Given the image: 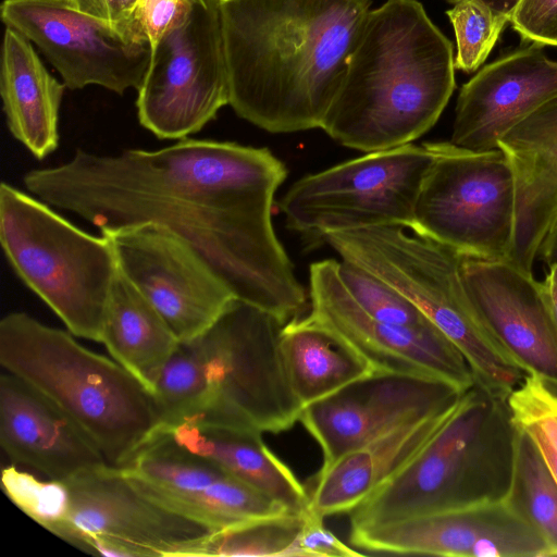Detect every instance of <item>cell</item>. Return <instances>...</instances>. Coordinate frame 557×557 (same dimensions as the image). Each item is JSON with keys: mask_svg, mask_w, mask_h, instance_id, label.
Wrapping results in <instances>:
<instances>
[{"mask_svg": "<svg viewBox=\"0 0 557 557\" xmlns=\"http://www.w3.org/2000/svg\"><path fill=\"white\" fill-rule=\"evenodd\" d=\"M510 23L524 41L555 47L557 0H520Z\"/></svg>", "mask_w": 557, "mask_h": 557, "instance_id": "34", "label": "cell"}, {"mask_svg": "<svg viewBox=\"0 0 557 557\" xmlns=\"http://www.w3.org/2000/svg\"><path fill=\"white\" fill-rule=\"evenodd\" d=\"M433 159L431 143L368 152L297 180L278 208L289 230L322 240L330 233L373 226L411 230Z\"/></svg>", "mask_w": 557, "mask_h": 557, "instance_id": "9", "label": "cell"}, {"mask_svg": "<svg viewBox=\"0 0 557 557\" xmlns=\"http://www.w3.org/2000/svg\"><path fill=\"white\" fill-rule=\"evenodd\" d=\"M286 176L284 162L268 148L184 138L117 154L77 148L63 164L28 171L23 184L100 233L144 223L168 228L237 299L285 324L299 317L307 300L272 221Z\"/></svg>", "mask_w": 557, "mask_h": 557, "instance_id": "1", "label": "cell"}, {"mask_svg": "<svg viewBox=\"0 0 557 557\" xmlns=\"http://www.w3.org/2000/svg\"><path fill=\"white\" fill-rule=\"evenodd\" d=\"M555 47H557V42H556Z\"/></svg>", "mask_w": 557, "mask_h": 557, "instance_id": "41", "label": "cell"}, {"mask_svg": "<svg viewBox=\"0 0 557 557\" xmlns=\"http://www.w3.org/2000/svg\"><path fill=\"white\" fill-rule=\"evenodd\" d=\"M309 297L308 317L348 345L375 372L436 379L460 392L474 385L468 361L434 324L398 325L367 314L347 292L338 260L310 265Z\"/></svg>", "mask_w": 557, "mask_h": 557, "instance_id": "14", "label": "cell"}, {"mask_svg": "<svg viewBox=\"0 0 557 557\" xmlns=\"http://www.w3.org/2000/svg\"><path fill=\"white\" fill-rule=\"evenodd\" d=\"M455 87L453 45L422 3L387 0L370 10L321 128L366 153L412 144Z\"/></svg>", "mask_w": 557, "mask_h": 557, "instance_id": "3", "label": "cell"}, {"mask_svg": "<svg viewBox=\"0 0 557 557\" xmlns=\"http://www.w3.org/2000/svg\"><path fill=\"white\" fill-rule=\"evenodd\" d=\"M515 181V230L507 262L533 274L539 249L557 220V97L497 143Z\"/></svg>", "mask_w": 557, "mask_h": 557, "instance_id": "22", "label": "cell"}, {"mask_svg": "<svg viewBox=\"0 0 557 557\" xmlns=\"http://www.w3.org/2000/svg\"><path fill=\"white\" fill-rule=\"evenodd\" d=\"M65 521L54 535L104 557H188L211 531L153 503L117 467L104 465L64 480Z\"/></svg>", "mask_w": 557, "mask_h": 557, "instance_id": "12", "label": "cell"}, {"mask_svg": "<svg viewBox=\"0 0 557 557\" xmlns=\"http://www.w3.org/2000/svg\"><path fill=\"white\" fill-rule=\"evenodd\" d=\"M448 3L454 4L459 0H446ZM486 4L494 13L499 16L507 18L509 22L513 14V11L520 0H480Z\"/></svg>", "mask_w": 557, "mask_h": 557, "instance_id": "39", "label": "cell"}, {"mask_svg": "<svg viewBox=\"0 0 557 557\" xmlns=\"http://www.w3.org/2000/svg\"><path fill=\"white\" fill-rule=\"evenodd\" d=\"M557 97V60L544 46L528 47L494 61L462 85L450 143L486 151L518 123Z\"/></svg>", "mask_w": 557, "mask_h": 557, "instance_id": "20", "label": "cell"}, {"mask_svg": "<svg viewBox=\"0 0 557 557\" xmlns=\"http://www.w3.org/2000/svg\"><path fill=\"white\" fill-rule=\"evenodd\" d=\"M371 0H219L230 106L273 134L321 128Z\"/></svg>", "mask_w": 557, "mask_h": 557, "instance_id": "2", "label": "cell"}, {"mask_svg": "<svg viewBox=\"0 0 557 557\" xmlns=\"http://www.w3.org/2000/svg\"><path fill=\"white\" fill-rule=\"evenodd\" d=\"M0 445L13 465L67 480L109 465L83 430L23 380L0 376Z\"/></svg>", "mask_w": 557, "mask_h": 557, "instance_id": "21", "label": "cell"}, {"mask_svg": "<svg viewBox=\"0 0 557 557\" xmlns=\"http://www.w3.org/2000/svg\"><path fill=\"white\" fill-rule=\"evenodd\" d=\"M166 322L117 267L108 297L101 344L151 394L178 344Z\"/></svg>", "mask_w": 557, "mask_h": 557, "instance_id": "26", "label": "cell"}, {"mask_svg": "<svg viewBox=\"0 0 557 557\" xmlns=\"http://www.w3.org/2000/svg\"><path fill=\"white\" fill-rule=\"evenodd\" d=\"M446 14L456 36L455 69L466 73L476 71L509 21L480 0H459Z\"/></svg>", "mask_w": 557, "mask_h": 557, "instance_id": "33", "label": "cell"}, {"mask_svg": "<svg viewBox=\"0 0 557 557\" xmlns=\"http://www.w3.org/2000/svg\"><path fill=\"white\" fill-rule=\"evenodd\" d=\"M456 400L396 426L321 468L309 493V509L323 518L350 513L409 461L441 426Z\"/></svg>", "mask_w": 557, "mask_h": 557, "instance_id": "23", "label": "cell"}, {"mask_svg": "<svg viewBox=\"0 0 557 557\" xmlns=\"http://www.w3.org/2000/svg\"><path fill=\"white\" fill-rule=\"evenodd\" d=\"M324 518L310 509L295 543L294 557H360L366 555L342 542L323 523Z\"/></svg>", "mask_w": 557, "mask_h": 557, "instance_id": "35", "label": "cell"}, {"mask_svg": "<svg viewBox=\"0 0 557 557\" xmlns=\"http://www.w3.org/2000/svg\"><path fill=\"white\" fill-rule=\"evenodd\" d=\"M69 2L85 14L122 28L143 33L134 20L138 0H69Z\"/></svg>", "mask_w": 557, "mask_h": 557, "instance_id": "37", "label": "cell"}, {"mask_svg": "<svg viewBox=\"0 0 557 557\" xmlns=\"http://www.w3.org/2000/svg\"><path fill=\"white\" fill-rule=\"evenodd\" d=\"M537 257H541L547 268L557 264V220L547 232Z\"/></svg>", "mask_w": 557, "mask_h": 557, "instance_id": "38", "label": "cell"}, {"mask_svg": "<svg viewBox=\"0 0 557 557\" xmlns=\"http://www.w3.org/2000/svg\"><path fill=\"white\" fill-rule=\"evenodd\" d=\"M461 273L497 341L525 373L557 389V325L542 282L507 261L461 257Z\"/></svg>", "mask_w": 557, "mask_h": 557, "instance_id": "19", "label": "cell"}, {"mask_svg": "<svg viewBox=\"0 0 557 557\" xmlns=\"http://www.w3.org/2000/svg\"><path fill=\"white\" fill-rule=\"evenodd\" d=\"M1 20L44 53L70 89L99 85L120 96L139 89L151 59L148 38L76 10L69 0H4Z\"/></svg>", "mask_w": 557, "mask_h": 557, "instance_id": "13", "label": "cell"}, {"mask_svg": "<svg viewBox=\"0 0 557 557\" xmlns=\"http://www.w3.org/2000/svg\"><path fill=\"white\" fill-rule=\"evenodd\" d=\"M545 278L557 287V264L548 268Z\"/></svg>", "mask_w": 557, "mask_h": 557, "instance_id": "40", "label": "cell"}, {"mask_svg": "<svg viewBox=\"0 0 557 557\" xmlns=\"http://www.w3.org/2000/svg\"><path fill=\"white\" fill-rule=\"evenodd\" d=\"M306 512L284 511L210 532L190 548L188 557H294Z\"/></svg>", "mask_w": 557, "mask_h": 557, "instance_id": "29", "label": "cell"}, {"mask_svg": "<svg viewBox=\"0 0 557 557\" xmlns=\"http://www.w3.org/2000/svg\"><path fill=\"white\" fill-rule=\"evenodd\" d=\"M399 226L326 234L342 258L406 296L468 361L475 383L507 399L527 374L491 332L472 301L453 249Z\"/></svg>", "mask_w": 557, "mask_h": 557, "instance_id": "6", "label": "cell"}, {"mask_svg": "<svg viewBox=\"0 0 557 557\" xmlns=\"http://www.w3.org/2000/svg\"><path fill=\"white\" fill-rule=\"evenodd\" d=\"M228 103L219 0H188L151 49L136 99L138 121L159 139H184Z\"/></svg>", "mask_w": 557, "mask_h": 557, "instance_id": "11", "label": "cell"}, {"mask_svg": "<svg viewBox=\"0 0 557 557\" xmlns=\"http://www.w3.org/2000/svg\"><path fill=\"white\" fill-rule=\"evenodd\" d=\"M187 5L188 0H138L134 20L148 38L151 49Z\"/></svg>", "mask_w": 557, "mask_h": 557, "instance_id": "36", "label": "cell"}, {"mask_svg": "<svg viewBox=\"0 0 557 557\" xmlns=\"http://www.w3.org/2000/svg\"><path fill=\"white\" fill-rule=\"evenodd\" d=\"M503 502L544 541L548 556H557V482L534 442L517 426L511 479Z\"/></svg>", "mask_w": 557, "mask_h": 557, "instance_id": "28", "label": "cell"}, {"mask_svg": "<svg viewBox=\"0 0 557 557\" xmlns=\"http://www.w3.org/2000/svg\"><path fill=\"white\" fill-rule=\"evenodd\" d=\"M0 364L67 414L110 466L127 465L157 431L152 396L133 374L25 312L0 321Z\"/></svg>", "mask_w": 557, "mask_h": 557, "instance_id": "4", "label": "cell"}, {"mask_svg": "<svg viewBox=\"0 0 557 557\" xmlns=\"http://www.w3.org/2000/svg\"><path fill=\"white\" fill-rule=\"evenodd\" d=\"M117 468L147 498L211 532L289 511L165 436L154 438Z\"/></svg>", "mask_w": 557, "mask_h": 557, "instance_id": "16", "label": "cell"}, {"mask_svg": "<svg viewBox=\"0 0 557 557\" xmlns=\"http://www.w3.org/2000/svg\"><path fill=\"white\" fill-rule=\"evenodd\" d=\"M461 393L436 379L376 372L306 406L299 422L320 445L324 468L396 426L449 406Z\"/></svg>", "mask_w": 557, "mask_h": 557, "instance_id": "17", "label": "cell"}, {"mask_svg": "<svg viewBox=\"0 0 557 557\" xmlns=\"http://www.w3.org/2000/svg\"><path fill=\"white\" fill-rule=\"evenodd\" d=\"M283 323L235 299L202 334L193 338L205 388L190 425L280 433L297 421L302 406L286 376L280 351Z\"/></svg>", "mask_w": 557, "mask_h": 557, "instance_id": "8", "label": "cell"}, {"mask_svg": "<svg viewBox=\"0 0 557 557\" xmlns=\"http://www.w3.org/2000/svg\"><path fill=\"white\" fill-rule=\"evenodd\" d=\"M280 351L289 385L302 409L376 373L348 345L308 315L283 325Z\"/></svg>", "mask_w": 557, "mask_h": 557, "instance_id": "27", "label": "cell"}, {"mask_svg": "<svg viewBox=\"0 0 557 557\" xmlns=\"http://www.w3.org/2000/svg\"><path fill=\"white\" fill-rule=\"evenodd\" d=\"M516 426L507 399L474 383L423 446L350 513V529L502 502Z\"/></svg>", "mask_w": 557, "mask_h": 557, "instance_id": "5", "label": "cell"}, {"mask_svg": "<svg viewBox=\"0 0 557 557\" xmlns=\"http://www.w3.org/2000/svg\"><path fill=\"white\" fill-rule=\"evenodd\" d=\"M433 162L418 196L411 232L462 257L506 261L515 230V181L505 153L431 143Z\"/></svg>", "mask_w": 557, "mask_h": 557, "instance_id": "10", "label": "cell"}, {"mask_svg": "<svg viewBox=\"0 0 557 557\" xmlns=\"http://www.w3.org/2000/svg\"><path fill=\"white\" fill-rule=\"evenodd\" d=\"M338 272L351 298L370 317L406 326L433 324L406 296L367 270L341 260Z\"/></svg>", "mask_w": 557, "mask_h": 557, "instance_id": "31", "label": "cell"}, {"mask_svg": "<svg viewBox=\"0 0 557 557\" xmlns=\"http://www.w3.org/2000/svg\"><path fill=\"white\" fill-rule=\"evenodd\" d=\"M1 487L20 510L50 533L65 521L70 494L64 480H39L12 463L2 468Z\"/></svg>", "mask_w": 557, "mask_h": 557, "instance_id": "32", "label": "cell"}, {"mask_svg": "<svg viewBox=\"0 0 557 557\" xmlns=\"http://www.w3.org/2000/svg\"><path fill=\"white\" fill-rule=\"evenodd\" d=\"M364 554L543 557L544 541L502 500L350 529Z\"/></svg>", "mask_w": 557, "mask_h": 557, "instance_id": "18", "label": "cell"}, {"mask_svg": "<svg viewBox=\"0 0 557 557\" xmlns=\"http://www.w3.org/2000/svg\"><path fill=\"white\" fill-rule=\"evenodd\" d=\"M507 404L513 424L531 437L557 482V389L527 373Z\"/></svg>", "mask_w": 557, "mask_h": 557, "instance_id": "30", "label": "cell"}, {"mask_svg": "<svg viewBox=\"0 0 557 557\" xmlns=\"http://www.w3.org/2000/svg\"><path fill=\"white\" fill-rule=\"evenodd\" d=\"M37 197L0 185V242L18 278L76 337L101 343L117 270L110 239L78 228Z\"/></svg>", "mask_w": 557, "mask_h": 557, "instance_id": "7", "label": "cell"}, {"mask_svg": "<svg viewBox=\"0 0 557 557\" xmlns=\"http://www.w3.org/2000/svg\"><path fill=\"white\" fill-rule=\"evenodd\" d=\"M160 436L215 463L289 511L309 510V492L264 444L260 433L181 424Z\"/></svg>", "mask_w": 557, "mask_h": 557, "instance_id": "25", "label": "cell"}, {"mask_svg": "<svg viewBox=\"0 0 557 557\" xmlns=\"http://www.w3.org/2000/svg\"><path fill=\"white\" fill-rule=\"evenodd\" d=\"M65 85L53 77L32 41L5 26L0 72V94L7 126L37 160L59 145V111Z\"/></svg>", "mask_w": 557, "mask_h": 557, "instance_id": "24", "label": "cell"}, {"mask_svg": "<svg viewBox=\"0 0 557 557\" xmlns=\"http://www.w3.org/2000/svg\"><path fill=\"white\" fill-rule=\"evenodd\" d=\"M125 276L180 342L206 332L237 299L214 270L168 228L144 223L101 232Z\"/></svg>", "mask_w": 557, "mask_h": 557, "instance_id": "15", "label": "cell"}]
</instances>
